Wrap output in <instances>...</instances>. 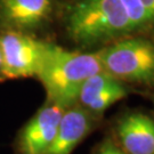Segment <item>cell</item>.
Listing matches in <instances>:
<instances>
[{"label":"cell","instance_id":"6da1fadb","mask_svg":"<svg viewBox=\"0 0 154 154\" xmlns=\"http://www.w3.org/2000/svg\"><path fill=\"white\" fill-rule=\"evenodd\" d=\"M100 71L97 53L71 51L46 42L35 78L44 86L46 100L66 109L77 104L83 82Z\"/></svg>","mask_w":154,"mask_h":154},{"label":"cell","instance_id":"7a4b0ae2","mask_svg":"<svg viewBox=\"0 0 154 154\" xmlns=\"http://www.w3.org/2000/svg\"><path fill=\"white\" fill-rule=\"evenodd\" d=\"M67 34L90 47L135 31L120 0H75L66 13Z\"/></svg>","mask_w":154,"mask_h":154},{"label":"cell","instance_id":"3957f363","mask_svg":"<svg viewBox=\"0 0 154 154\" xmlns=\"http://www.w3.org/2000/svg\"><path fill=\"white\" fill-rule=\"evenodd\" d=\"M103 71L125 81L154 86V45L145 39L118 41L97 53Z\"/></svg>","mask_w":154,"mask_h":154},{"label":"cell","instance_id":"277c9868","mask_svg":"<svg viewBox=\"0 0 154 154\" xmlns=\"http://www.w3.org/2000/svg\"><path fill=\"white\" fill-rule=\"evenodd\" d=\"M45 44L29 33H0L5 80L35 77L42 60Z\"/></svg>","mask_w":154,"mask_h":154},{"label":"cell","instance_id":"5b68a950","mask_svg":"<svg viewBox=\"0 0 154 154\" xmlns=\"http://www.w3.org/2000/svg\"><path fill=\"white\" fill-rule=\"evenodd\" d=\"M64 110L61 105L46 100L18 131L14 154H46L55 138Z\"/></svg>","mask_w":154,"mask_h":154},{"label":"cell","instance_id":"8992f818","mask_svg":"<svg viewBox=\"0 0 154 154\" xmlns=\"http://www.w3.org/2000/svg\"><path fill=\"white\" fill-rule=\"evenodd\" d=\"M53 11V0H0V33H29L44 26Z\"/></svg>","mask_w":154,"mask_h":154},{"label":"cell","instance_id":"52a82bcc","mask_svg":"<svg viewBox=\"0 0 154 154\" xmlns=\"http://www.w3.org/2000/svg\"><path fill=\"white\" fill-rule=\"evenodd\" d=\"M94 114L81 105L66 107L58 123L55 138L46 154H71L93 130Z\"/></svg>","mask_w":154,"mask_h":154},{"label":"cell","instance_id":"ba28073f","mask_svg":"<svg viewBox=\"0 0 154 154\" xmlns=\"http://www.w3.org/2000/svg\"><path fill=\"white\" fill-rule=\"evenodd\" d=\"M126 96V87L118 79L100 71L83 82L77 103L93 114H99Z\"/></svg>","mask_w":154,"mask_h":154},{"label":"cell","instance_id":"9c48e42d","mask_svg":"<svg viewBox=\"0 0 154 154\" xmlns=\"http://www.w3.org/2000/svg\"><path fill=\"white\" fill-rule=\"evenodd\" d=\"M116 135L127 154H154V121L143 113L123 116L116 125Z\"/></svg>","mask_w":154,"mask_h":154},{"label":"cell","instance_id":"30bf717a","mask_svg":"<svg viewBox=\"0 0 154 154\" xmlns=\"http://www.w3.org/2000/svg\"><path fill=\"white\" fill-rule=\"evenodd\" d=\"M132 26L136 30L154 28V20L149 11L145 8L142 0H120Z\"/></svg>","mask_w":154,"mask_h":154},{"label":"cell","instance_id":"8fae6325","mask_svg":"<svg viewBox=\"0 0 154 154\" xmlns=\"http://www.w3.org/2000/svg\"><path fill=\"white\" fill-rule=\"evenodd\" d=\"M94 154H127L123 149L118 147L110 139H106L99 145Z\"/></svg>","mask_w":154,"mask_h":154},{"label":"cell","instance_id":"7c38bea8","mask_svg":"<svg viewBox=\"0 0 154 154\" xmlns=\"http://www.w3.org/2000/svg\"><path fill=\"white\" fill-rule=\"evenodd\" d=\"M142 2L145 6V8L149 11V14L152 15L154 20V0H142Z\"/></svg>","mask_w":154,"mask_h":154},{"label":"cell","instance_id":"4fadbf2b","mask_svg":"<svg viewBox=\"0 0 154 154\" xmlns=\"http://www.w3.org/2000/svg\"><path fill=\"white\" fill-rule=\"evenodd\" d=\"M5 81L4 73H2V56H1V49H0V82Z\"/></svg>","mask_w":154,"mask_h":154}]
</instances>
